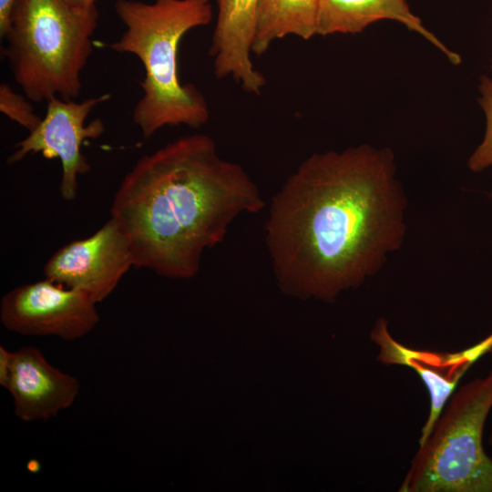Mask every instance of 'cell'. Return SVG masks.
Here are the masks:
<instances>
[{
	"label": "cell",
	"mask_w": 492,
	"mask_h": 492,
	"mask_svg": "<svg viewBox=\"0 0 492 492\" xmlns=\"http://www.w3.org/2000/svg\"><path fill=\"white\" fill-rule=\"evenodd\" d=\"M110 98L106 93L80 102L53 97L46 102V111L39 125L28 136L15 145L7 158L8 164L21 161L29 154L41 153L46 159H58L62 176L60 195L67 201L76 199L78 178L87 173L90 165L81 153V146L87 138H97L105 131L100 118L86 124L90 112Z\"/></svg>",
	"instance_id": "obj_7"
},
{
	"label": "cell",
	"mask_w": 492,
	"mask_h": 492,
	"mask_svg": "<svg viewBox=\"0 0 492 492\" xmlns=\"http://www.w3.org/2000/svg\"><path fill=\"white\" fill-rule=\"evenodd\" d=\"M479 93L478 102L486 117V132L483 141L467 162L473 172H480L492 166V78L486 76L480 77Z\"/></svg>",
	"instance_id": "obj_14"
},
{
	"label": "cell",
	"mask_w": 492,
	"mask_h": 492,
	"mask_svg": "<svg viewBox=\"0 0 492 492\" xmlns=\"http://www.w3.org/2000/svg\"><path fill=\"white\" fill-rule=\"evenodd\" d=\"M5 389L22 421L46 420L70 407L80 392L78 380L51 365L41 351L25 346L14 352Z\"/></svg>",
	"instance_id": "obj_10"
},
{
	"label": "cell",
	"mask_w": 492,
	"mask_h": 492,
	"mask_svg": "<svg viewBox=\"0 0 492 492\" xmlns=\"http://www.w3.org/2000/svg\"><path fill=\"white\" fill-rule=\"evenodd\" d=\"M319 0H260L251 52L260 56L277 40L317 35Z\"/></svg>",
	"instance_id": "obj_13"
},
{
	"label": "cell",
	"mask_w": 492,
	"mask_h": 492,
	"mask_svg": "<svg viewBox=\"0 0 492 492\" xmlns=\"http://www.w3.org/2000/svg\"><path fill=\"white\" fill-rule=\"evenodd\" d=\"M489 352H490V354H492V347L490 348ZM489 443H490V445L492 446V433H491V435H490V436H489Z\"/></svg>",
	"instance_id": "obj_19"
},
{
	"label": "cell",
	"mask_w": 492,
	"mask_h": 492,
	"mask_svg": "<svg viewBox=\"0 0 492 492\" xmlns=\"http://www.w3.org/2000/svg\"><path fill=\"white\" fill-rule=\"evenodd\" d=\"M380 20L403 24L432 44L451 64H460V56L424 26L405 0H319L317 35H355Z\"/></svg>",
	"instance_id": "obj_12"
},
{
	"label": "cell",
	"mask_w": 492,
	"mask_h": 492,
	"mask_svg": "<svg viewBox=\"0 0 492 492\" xmlns=\"http://www.w3.org/2000/svg\"><path fill=\"white\" fill-rule=\"evenodd\" d=\"M70 5L80 9H90L96 7L97 0H65Z\"/></svg>",
	"instance_id": "obj_18"
},
{
	"label": "cell",
	"mask_w": 492,
	"mask_h": 492,
	"mask_svg": "<svg viewBox=\"0 0 492 492\" xmlns=\"http://www.w3.org/2000/svg\"><path fill=\"white\" fill-rule=\"evenodd\" d=\"M264 205L241 165L222 159L208 135L191 134L140 157L116 191L110 215L128 237L135 267L190 279L239 215Z\"/></svg>",
	"instance_id": "obj_2"
},
{
	"label": "cell",
	"mask_w": 492,
	"mask_h": 492,
	"mask_svg": "<svg viewBox=\"0 0 492 492\" xmlns=\"http://www.w3.org/2000/svg\"><path fill=\"white\" fill-rule=\"evenodd\" d=\"M15 3V0H0V36L2 38L8 31Z\"/></svg>",
	"instance_id": "obj_17"
},
{
	"label": "cell",
	"mask_w": 492,
	"mask_h": 492,
	"mask_svg": "<svg viewBox=\"0 0 492 492\" xmlns=\"http://www.w3.org/2000/svg\"><path fill=\"white\" fill-rule=\"evenodd\" d=\"M405 208L391 149L313 153L270 206L265 240L281 291L333 302L359 286L401 247Z\"/></svg>",
	"instance_id": "obj_1"
},
{
	"label": "cell",
	"mask_w": 492,
	"mask_h": 492,
	"mask_svg": "<svg viewBox=\"0 0 492 492\" xmlns=\"http://www.w3.org/2000/svg\"><path fill=\"white\" fill-rule=\"evenodd\" d=\"M491 71H492V64H491Z\"/></svg>",
	"instance_id": "obj_20"
},
{
	"label": "cell",
	"mask_w": 492,
	"mask_h": 492,
	"mask_svg": "<svg viewBox=\"0 0 492 492\" xmlns=\"http://www.w3.org/2000/svg\"><path fill=\"white\" fill-rule=\"evenodd\" d=\"M0 111L28 132L34 130L42 119L36 115L31 100L14 91L7 83L0 85Z\"/></svg>",
	"instance_id": "obj_15"
},
{
	"label": "cell",
	"mask_w": 492,
	"mask_h": 492,
	"mask_svg": "<svg viewBox=\"0 0 492 492\" xmlns=\"http://www.w3.org/2000/svg\"><path fill=\"white\" fill-rule=\"evenodd\" d=\"M259 1L216 0L217 20L209 50L215 77H232L253 95H260L266 85L251 59Z\"/></svg>",
	"instance_id": "obj_11"
},
{
	"label": "cell",
	"mask_w": 492,
	"mask_h": 492,
	"mask_svg": "<svg viewBox=\"0 0 492 492\" xmlns=\"http://www.w3.org/2000/svg\"><path fill=\"white\" fill-rule=\"evenodd\" d=\"M14 352L0 347V384L5 388L12 370Z\"/></svg>",
	"instance_id": "obj_16"
},
{
	"label": "cell",
	"mask_w": 492,
	"mask_h": 492,
	"mask_svg": "<svg viewBox=\"0 0 492 492\" xmlns=\"http://www.w3.org/2000/svg\"><path fill=\"white\" fill-rule=\"evenodd\" d=\"M115 11L125 26L110 48L136 56L145 69L142 97L133 121L145 138L166 126L198 128L210 118L203 94L179 80L178 54L183 36L212 20L210 0H117Z\"/></svg>",
	"instance_id": "obj_3"
},
{
	"label": "cell",
	"mask_w": 492,
	"mask_h": 492,
	"mask_svg": "<svg viewBox=\"0 0 492 492\" xmlns=\"http://www.w3.org/2000/svg\"><path fill=\"white\" fill-rule=\"evenodd\" d=\"M492 409V368L456 390L419 445L401 492H492V458L483 446Z\"/></svg>",
	"instance_id": "obj_5"
},
{
	"label": "cell",
	"mask_w": 492,
	"mask_h": 492,
	"mask_svg": "<svg viewBox=\"0 0 492 492\" xmlns=\"http://www.w3.org/2000/svg\"><path fill=\"white\" fill-rule=\"evenodd\" d=\"M371 339L379 347L378 361L386 365L399 364L412 368L427 389L430 410L422 429L419 445L431 434L447 401L467 369L492 347V333L476 345L458 353H435L409 348L390 334L387 321L379 318Z\"/></svg>",
	"instance_id": "obj_9"
},
{
	"label": "cell",
	"mask_w": 492,
	"mask_h": 492,
	"mask_svg": "<svg viewBox=\"0 0 492 492\" xmlns=\"http://www.w3.org/2000/svg\"><path fill=\"white\" fill-rule=\"evenodd\" d=\"M96 305L85 292L45 278L7 292L1 299L0 321L19 334L73 341L98 323Z\"/></svg>",
	"instance_id": "obj_6"
},
{
	"label": "cell",
	"mask_w": 492,
	"mask_h": 492,
	"mask_svg": "<svg viewBox=\"0 0 492 492\" xmlns=\"http://www.w3.org/2000/svg\"><path fill=\"white\" fill-rule=\"evenodd\" d=\"M131 266L134 259L128 237L110 217L91 236L59 248L46 262L44 274L98 303L116 289Z\"/></svg>",
	"instance_id": "obj_8"
},
{
	"label": "cell",
	"mask_w": 492,
	"mask_h": 492,
	"mask_svg": "<svg viewBox=\"0 0 492 492\" xmlns=\"http://www.w3.org/2000/svg\"><path fill=\"white\" fill-rule=\"evenodd\" d=\"M97 19V7L76 8L65 0H15L4 56L27 98L47 102L79 97Z\"/></svg>",
	"instance_id": "obj_4"
}]
</instances>
